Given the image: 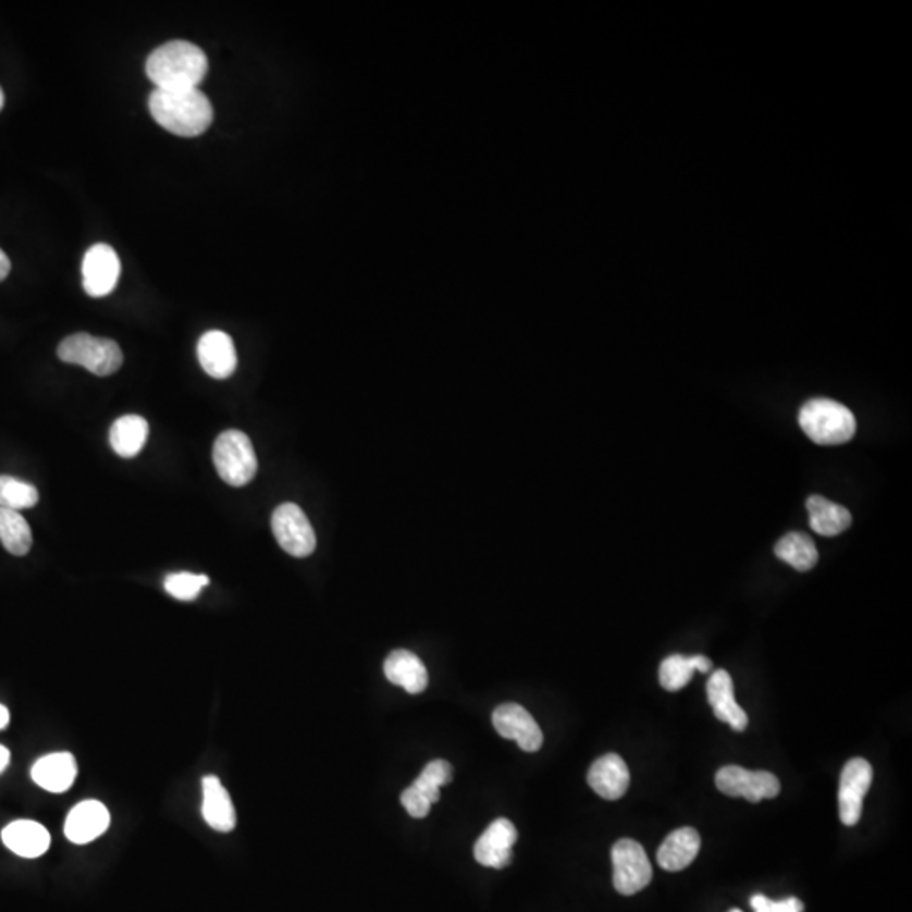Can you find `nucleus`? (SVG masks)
<instances>
[{"instance_id":"obj_1","label":"nucleus","mask_w":912,"mask_h":912,"mask_svg":"<svg viewBox=\"0 0 912 912\" xmlns=\"http://www.w3.org/2000/svg\"><path fill=\"white\" fill-rule=\"evenodd\" d=\"M149 110L152 119L167 128L168 133L180 137H197L207 133L213 122V107L204 91L158 90L149 97Z\"/></svg>"},{"instance_id":"obj_2","label":"nucleus","mask_w":912,"mask_h":912,"mask_svg":"<svg viewBox=\"0 0 912 912\" xmlns=\"http://www.w3.org/2000/svg\"><path fill=\"white\" fill-rule=\"evenodd\" d=\"M146 73L158 90L198 88L208 73V58L200 46L170 41L152 51Z\"/></svg>"},{"instance_id":"obj_3","label":"nucleus","mask_w":912,"mask_h":912,"mask_svg":"<svg viewBox=\"0 0 912 912\" xmlns=\"http://www.w3.org/2000/svg\"><path fill=\"white\" fill-rule=\"evenodd\" d=\"M800 424L816 445H843L855 436L856 421L849 407L831 399H811L801 407Z\"/></svg>"},{"instance_id":"obj_4","label":"nucleus","mask_w":912,"mask_h":912,"mask_svg":"<svg viewBox=\"0 0 912 912\" xmlns=\"http://www.w3.org/2000/svg\"><path fill=\"white\" fill-rule=\"evenodd\" d=\"M58 357L63 362L85 367L88 372L99 378L112 375L124 363V354L118 342L91 336L88 333L66 336L58 347Z\"/></svg>"},{"instance_id":"obj_5","label":"nucleus","mask_w":912,"mask_h":912,"mask_svg":"<svg viewBox=\"0 0 912 912\" xmlns=\"http://www.w3.org/2000/svg\"><path fill=\"white\" fill-rule=\"evenodd\" d=\"M213 464L220 479L229 485L244 486L252 482L257 456L250 437L238 430L223 431L213 445Z\"/></svg>"},{"instance_id":"obj_6","label":"nucleus","mask_w":912,"mask_h":912,"mask_svg":"<svg viewBox=\"0 0 912 912\" xmlns=\"http://www.w3.org/2000/svg\"><path fill=\"white\" fill-rule=\"evenodd\" d=\"M614 887L623 896L641 892L653 880V865L639 841L623 838L612 849Z\"/></svg>"},{"instance_id":"obj_7","label":"nucleus","mask_w":912,"mask_h":912,"mask_svg":"<svg viewBox=\"0 0 912 912\" xmlns=\"http://www.w3.org/2000/svg\"><path fill=\"white\" fill-rule=\"evenodd\" d=\"M272 532L280 546L287 555L306 558L317 550V534L301 507L296 504H283L272 514Z\"/></svg>"},{"instance_id":"obj_8","label":"nucleus","mask_w":912,"mask_h":912,"mask_svg":"<svg viewBox=\"0 0 912 912\" xmlns=\"http://www.w3.org/2000/svg\"><path fill=\"white\" fill-rule=\"evenodd\" d=\"M716 788L730 798H743L751 803L774 800L780 791V782L767 771L743 769L739 765H725L715 776Z\"/></svg>"},{"instance_id":"obj_9","label":"nucleus","mask_w":912,"mask_h":912,"mask_svg":"<svg viewBox=\"0 0 912 912\" xmlns=\"http://www.w3.org/2000/svg\"><path fill=\"white\" fill-rule=\"evenodd\" d=\"M872 779H874V771L865 759H852L845 764L840 777V791H838L840 818L843 825L855 826L862 818L863 798L871 789Z\"/></svg>"},{"instance_id":"obj_10","label":"nucleus","mask_w":912,"mask_h":912,"mask_svg":"<svg viewBox=\"0 0 912 912\" xmlns=\"http://www.w3.org/2000/svg\"><path fill=\"white\" fill-rule=\"evenodd\" d=\"M82 271H84V287L87 295L91 298H103L118 287L119 278H121V259L113 247L97 244L85 254Z\"/></svg>"},{"instance_id":"obj_11","label":"nucleus","mask_w":912,"mask_h":912,"mask_svg":"<svg viewBox=\"0 0 912 912\" xmlns=\"http://www.w3.org/2000/svg\"><path fill=\"white\" fill-rule=\"evenodd\" d=\"M492 724L504 739L516 740L525 752H538L543 747V731L525 706L517 703L497 706Z\"/></svg>"},{"instance_id":"obj_12","label":"nucleus","mask_w":912,"mask_h":912,"mask_svg":"<svg viewBox=\"0 0 912 912\" xmlns=\"http://www.w3.org/2000/svg\"><path fill=\"white\" fill-rule=\"evenodd\" d=\"M517 841V829L513 822L498 818L483 831L473 847V855L483 867L506 868L513 860V847Z\"/></svg>"},{"instance_id":"obj_13","label":"nucleus","mask_w":912,"mask_h":912,"mask_svg":"<svg viewBox=\"0 0 912 912\" xmlns=\"http://www.w3.org/2000/svg\"><path fill=\"white\" fill-rule=\"evenodd\" d=\"M198 360L213 379H229L237 369V352L231 335L220 330L205 333L198 342Z\"/></svg>"},{"instance_id":"obj_14","label":"nucleus","mask_w":912,"mask_h":912,"mask_svg":"<svg viewBox=\"0 0 912 912\" xmlns=\"http://www.w3.org/2000/svg\"><path fill=\"white\" fill-rule=\"evenodd\" d=\"M109 825V810L100 801H84L70 811L64 823V835L73 843H90L102 837Z\"/></svg>"},{"instance_id":"obj_15","label":"nucleus","mask_w":912,"mask_h":912,"mask_svg":"<svg viewBox=\"0 0 912 912\" xmlns=\"http://www.w3.org/2000/svg\"><path fill=\"white\" fill-rule=\"evenodd\" d=\"M589 785L604 800H620L630 785V773L620 755L607 754L590 767Z\"/></svg>"},{"instance_id":"obj_16","label":"nucleus","mask_w":912,"mask_h":912,"mask_svg":"<svg viewBox=\"0 0 912 912\" xmlns=\"http://www.w3.org/2000/svg\"><path fill=\"white\" fill-rule=\"evenodd\" d=\"M706 693H708V703L718 720L730 725L734 730H745L749 718L737 703L734 681L725 669L713 673L712 678L708 679V685H706Z\"/></svg>"},{"instance_id":"obj_17","label":"nucleus","mask_w":912,"mask_h":912,"mask_svg":"<svg viewBox=\"0 0 912 912\" xmlns=\"http://www.w3.org/2000/svg\"><path fill=\"white\" fill-rule=\"evenodd\" d=\"M201 788H204L201 814L205 822L220 834H231L237 825V814H235L231 794L222 785V780L215 776L204 777Z\"/></svg>"},{"instance_id":"obj_18","label":"nucleus","mask_w":912,"mask_h":912,"mask_svg":"<svg viewBox=\"0 0 912 912\" xmlns=\"http://www.w3.org/2000/svg\"><path fill=\"white\" fill-rule=\"evenodd\" d=\"M76 774H78V767H76L75 757L69 752L45 755L33 765V771H30L36 785L54 794L69 791L75 782Z\"/></svg>"},{"instance_id":"obj_19","label":"nucleus","mask_w":912,"mask_h":912,"mask_svg":"<svg viewBox=\"0 0 912 912\" xmlns=\"http://www.w3.org/2000/svg\"><path fill=\"white\" fill-rule=\"evenodd\" d=\"M384 675L389 681L404 688L409 694L422 693L430 681L424 663L406 649H397L389 654L384 663Z\"/></svg>"},{"instance_id":"obj_20","label":"nucleus","mask_w":912,"mask_h":912,"mask_svg":"<svg viewBox=\"0 0 912 912\" xmlns=\"http://www.w3.org/2000/svg\"><path fill=\"white\" fill-rule=\"evenodd\" d=\"M2 841L15 855L38 859L50 849L51 837L41 823L20 819L5 826L2 831Z\"/></svg>"},{"instance_id":"obj_21","label":"nucleus","mask_w":912,"mask_h":912,"mask_svg":"<svg viewBox=\"0 0 912 912\" xmlns=\"http://www.w3.org/2000/svg\"><path fill=\"white\" fill-rule=\"evenodd\" d=\"M702 838L694 828H679L673 831L657 850V863L667 872L687 868L697 859Z\"/></svg>"},{"instance_id":"obj_22","label":"nucleus","mask_w":912,"mask_h":912,"mask_svg":"<svg viewBox=\"0 0 912 912\" xmlns=\"http://www.w3.org/2000/svg\"><path fill=\"white\" fill-rule=\"evenodd\" d=\"M810 526L822 535H838L852 526V514L847 507L835 504L822 495H811L806 501Z\"/></svg>"},{"instance_id":"obj_23","label":"nucleus","mask_w":912,"mask_h":912,"mask_svg":"<svg viewBox=\"0 0 912 912\" xmlns=\"http://www.w3.org/2000/svg\"><path fill=\"white\" fill-rule=\"evenodd\" d=\"M148 436L149 422L143 416H122L110 428V446L122 458H134L143 452Z\"/></svg>"},{"instance_id":"obj_24","label":"nucleus","mask_w":912,"mask_h":912,"mask_svg":"<svg viewBox=\"0 0 912 912\" xmlns=\"http://www.w3.org/2000/svg\"><path fill=\"white\" fill-rule=\"evenodd\" d=\"M694 671H712V661L705 656L675 654L661 663L660 681L667 691H679L691 681Z\"/></svg>"},{"instance_id":"obj_25","label":"nucleus","mask_w":912,"mask_h":912,"mask_svg":"<svg viewBox=\"0 0 912 912\" xmlns=\"http://www.w3.org/2000/svg\"><path fill=\"white\" fill-rule=\"evenodd\" d=\"M776 556L798 571H810L818 563L816 544L804 532H789L774 547Z\"/></svg>"},{"instance_id":"obj_26","label":"nucleus","mask_w":912,"mask_h":912,"mask_svg":"<svg viewBox=\"0 0 912 912\" xmlns=\"http://www.w3.org/2000/svg\"><path fill=\"white\" fill-rule=\"evenodd\" d=\"M0 543L14 556H26L33 546V532L17 510L0 507Z\"/></svg>"},{"instance_id":"obj_27","label":"nucleus","mask_w":912,"mask_h":912,"mask_svg":"<svg viewBox=\"0 0 912 912\" xmlns=\"http://www.w3.org/2000/svg\"><path fill=\"white\" fill-rule=\"evenodd\" d=\"M39 502L35 485L11 476H0V507L11 510L30 509Z\"/></svg>"},{"instance_id":"obj_28","label":"nucleus","mask_w":912,"mask_h":912,"mask_svg":"<svg viewBox=\"0 0 912 912\" xmlns=\"http://www.w3.org/2000/svg\"><path fill=\"white\" fill-rule=\"evenodd\" d=\"M453 777V767L446 761L437 759L422 769L421 776L412 782L411 788L418 792L428 803L434 804L440 801V789L448 785Z\"/></svg>"},{"instance_id":"obj_29","label":"nucleus","mask_w":912,"mask_h":912,"mask_svg":"<svg viewBox=\"0 0 912 912\" xmlns=\"http://www.w3.org/2000/svg\"><path fill=\"white\" fill-rule=\"evenodd\" d=\"M210 584V578L207 575L182 574L168 575L164 580V590L170 593L173 599L182 600V602H192L198 599L201 590Z\"/></svg>"},{"instance_id":"obj_30","label":"nucleus","mask_w":912,"mask_h":912,"mask_svg":"<svg viewBox=\"0 0 912 912\" xmlns=\"http://www.w3.org/2000/svg\"><path fill=\"white\" fill-rule=\"evenodd\" d=\"M400 803L406 808L407 813L411 814L412 818L418 819L427 818L428 814H430L431 806H433L424 798H421L411 786L400 794Z\"/></svg>"},{"instance_id":"obj_31","label":"nucleus","mask_w":912,"mask_h":912,"mask_svg":"<svg viewBox=\"0 0 912 912\" xmlns=\"http://www.w3.org/2000/svg\"><path fill=\"white\" fill-rule=\"evenodd\" d=\"M804 905L800 899L789 898L771 904V912H803Z\"/></svg>"},{"instance_id":"obj_32","label":"nucleus","mask_w":912,"mask_h":912,"mask_svg":"<svg viewBox=\"0 0 912 912\" xmlns=\"http://www.w3.org/2000/svg\"><path fill=\"white\" fill-rule=\"evenodd\" d=\"M771 904H773V901L762 896V893H757V896L751 899V905L754 912H771Z\"/></svg>"},{"instance_id":"obj_33","label":"nucleus","mask_w":912,"mask_h":912,"mask_svg":"<svg viewBox=\"0 0 912 912\" xmlns=\"http://www.w3.org/2000/svg\"><path fill=\"white\" fill-rule=\"evenodd\" d=\"M11 259H9L8 254L4 250L0 249V283L11 274Z\"/></svg>"},{"instance_id":"obj_34","label":"nucleus","mask_w":912,"mask_h":912,"mask_svg":"<svg viewBox=\"0 0 912 912\" xmlns=\"http://www.w3.org/2000/svg\"><path fill=\"white\" fill-rule=\"evenodd\" d=\"M9 762H11V752L4 745H0V774L8 769Z\"/></svg>"},{"instance_id":"obj_35","label":"nucleus","mask_w":912,"mask_h":912,"mask_svg":"<svg viewBox=\"0 0 912 912\" xmlns=\"http://www.w3.org/2000/svg\"><path fill=\"white\" fill-rule=\"evenodd\" d=\"M9 718H11V715H9V710L5 708L4 705H0V730H2V728L8 727Z\"/></svg>"},{"instance_id":"obj_36","label":"nucleus","mask_w":912,"mask_h":912,"mask_svg":"<svg viewBox=\"0 0 912 912\" xmlns=\"http://www.w3.org/2000/svg\"><path fill=\"white\" fill-rule=\"evenodd\" d=\"M4 103H5L4 91H2V88H0V110L4 109Z\"/></svg>"},{"instance_id":"obj_37","label":"nucleus","mask_w":912,"mask_h":912,"mask_svg":"<svg viewBox=\"0 0 912 912\" xmlns=\"http://www.w3.org/2000/svg\"><path fill=\"white\" fill-rule=\"evenodd\" d=\"M730 912H742V911H739V909H734V911H730Z\"/></svg>"}]
</instances>
